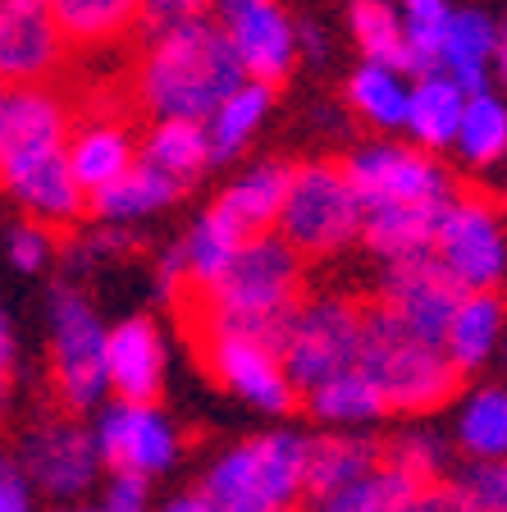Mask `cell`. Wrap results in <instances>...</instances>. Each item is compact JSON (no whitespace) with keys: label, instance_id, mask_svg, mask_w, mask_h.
<instances>
[{"label":"cell","instance_id":"1","mask_svg":"<svg viewBox=\"0 0 507 512\" xmlns=\"http://www.w3.org/2000/svg\"><path fill=\"white\" fill-rule=\"evenodd\" d=\"M243 83V64L211 19L156 32L138 69L142 106L156 119H192V124H206L211 110Z\"/></svg>","mask_w":507,"mask_h":512},{"label":"cell","instance_id":"2","mask_svg":"<svg viewBox=\"0 0 507 512\" xmlns=\"http://www.w3.org/2000/svg\"><path fill=\"white\" fill-rule=\"evenodd\" d=\"M302 293V256L279 234H256L238 247L220 279L206 288V330L252 334L279 343L288 311Z\"/></svg>","mask_w":507,"mask_h":512},{"label":"cell","instance_id":"3","mask_svg":"<svg viewBox=\"0 0 507 512\" xmlns=\"http://www.w3.org/2000/svg\"><path fill=\"white\" fill-rule=\"evenodd\" d=\"M357 371L380 394L384 412H407V416L439 412L444 403H453L457 384H462V375L448 366L439 343L407 334L384 307L361 311Z\"/></svg>","mask_w":507,"mask_h":512},{"label":"cell","instance_id":"4","mask_svg":"<svg viewBox=\"0 0 507 512\" xmlns=\"http://www.w3.org/2000/svg\"><path fill=\"white\" fill-rule=\"evenodd\" d=\"M307 439L311 435H297V430H270V435L224 448L206 467L201 494L224 512H293L307 499Z\"/></svg>","mask_w":507,"mask_h":512},{"label":"cell","instance_id":"5","mask_svg":"<svg viewBox=\"0 0 507 512\" xmlns=\"http://www.w3.org/2000/svg\"><path fill=\"white\" fill-rule=\"evenodd\" d=\"M357 339H361V307L334 293L297 302L279 330V362L297 394H307L329 375L357 366Z\"/></svg>","mask_w":507,"mask_h":512},{"label":"cell","instance_id":"6","mask_svg":"<svg viewBox=\"0 0 507 512\" xmlns=\"http://www.w3.org/2000/svg\"><path fill=\"white\" fill-rule=\"evenodd\" d=\"M106 320L78 293L74 284H60L51 293V375L64 412H96L110 398L106 380Z\"/></svg>","mask_w":507,"mask_h":512},{"label":"cell","instance_id":"7","mask_svg":"<svg viewBox=\"0 0 507 512\" xmlns=\"http://www.w3.org/2000/svg\"><path fill=\"white\" fill-rule=\"evenodd\" d=\"M279 238L293 252L325 256L348 247L361 234V197L348 183V174L338 165H302L293 170L284 192V211H279Z\"/></svg>","mask_w":507,"mask_h":512},{"label":"cell","instance_id":"8","mask_svg":"<svg viewBox=\"0 0 507 512\" xmlns=\"http://www.w3.org/2000/svg\"><path fill=\"white\" fill-rule=\"evenodd\" d=\"M430 256L462 293H494L507 279V234L494 206L480 197H453L439 211Z\"/></svg>","mask_w":507,"mask_h":512},{"label":"cell","instance_id":"9","mask_svg":"<svg viewBox=\"0 0 507 512\" xmlns=\"http://www.w3.org/2000/svg\"><path fill=\"white\" fill-rule=\"evenodd\" d=\"M92 444L101 467L124 471V476H142V480L169 476L179 467V453H183L179 426L156 403H119V398H106L96 407Z\"/></svg>","mask_w":507,"mask_h":512},{"label":"cell","instance_id":"10","mask_svg":"<svg viewBox=\"0 0 507 512\" xmlns=\"http://www.w3.org/2000/svg\"><path fill=\"white\" fill-rule=\"evenodd\" d=\"M348 183L357 188L361 206L398 202V206H448L457 197L453 174L430 156L398 142H370L348 160Z\"/></svg>","mask_w":507,"mask_h":512},{"label":"cell","instance_id":"11","mask_svg":"<svg viewBox=\"0 0 507 512\" xmlns=\"http://www.w3.org/2000/svg\"><path fill=\"white\" fill-rule=\"evenodd\" d=\"M14 462L23 467L32 490L51 494V499H60V503L83 499L96 485V476H101L92 430L78 426L74 416H55V421L32 426Z\"/></svg>","mask_w":507,"mask_h":512},{"label":"cell","instance_id":"12","mask_svg":"<svg viewBox=\"0 0 507 512\" xmlns=\"http://www.w3.org/2000/svg\"><path fill=\"white\" fill-rule=\"evenodd\" d=\"M211 14L252 83L275 87L293 69V19L279 10V0H211Z\"/></svg>","mask_w":507,"mask_h":512},{"label":"cell","instance_id":"13","mask_svg":"<svg viewBox=\"0 0 507 512\" xmlns=\"http://www.w3.org/2000/svg\"><path fill=\"white\" fill-rule=\"evenodd\" d=\"M206 366L229 394H238L256 412L284 416L297 407V389L288 384L275 343L252 339V334L206 330Z\"/></svg>","mask_w":507,"mask_h":512},{"label":"cell","instance_id":"14","mask_svg":"<svg viewBox=\"0 0 507 512\" xmlns=\"http://www.w3.org/2000/svg\"><path fill=\"white\" fill-rule=\"evenodd\" d=\"M457 298H462V288L439 270V261L430 252L389 261V270L380 279V307L398 320L402 330L425 343H444Z\"/></svg>","mask_w":507,"mask_h":512},{"label":"cell","instance_id":"15","mask_svg":"<svg viewBox=\"0 0 507 512\" xmlns=\"http://www.w3.org/2000/svg\"><path fill=\"white\" fill-rule=\"evenodd\" d=\"M0 188L46 229H64L87 211V192L69 174V156L64 147L55 151H32L19 160H0Z\"/></svg>","mask_w":507,"mask_h":512},{"label":"cell","instance_id":"16","mask_svg":"<svg viewBox=\"0 0 507 512\" xmlns=\"http://www.w3.org/2000/svg\"><path fill=\"white\" fill-rule=\"evenodd\" d=\"M165 366V339L151 316H128L106 334V380L119 403H156Z\"/></svg>","mask_w":507,"mask_h":512},{"label":"cell","instance_id":"17","mask_svg":"<svg viewBox=\"0 0 507 512\" xmlns=\"http://www.w3.org/2000/svg\"><path fill=\"white\" fill-rule=\"evenodd\" d=\"M64 37L55 32L46 10H23L0 0V83L37 87L60 64Z\"/></svg>","mask_w":507,"mask_h":512},{"label":"cell","instance_id":"18","mask_svg":"<svg viewBox=\"0 0 507 512\" xmlns=\"http://www.w3.org/2000/svg\"><path fill=\"white\" fill-rule=\"evenodd\" d=\"M64 142H69V115L46 87H5L0 92V160L55 151Z\"/></svg>","mask_w":507,"mask_h":512},{"label":"cell","instance_id":"19","mask_svg":"<svg viewBox=\"0 0 507 512\" xmlns=\"http://www.w3.org/2000/svg\"><path fill=\"white\" fill-rule=\"evenodd\" d=\"M507 334V307L498 293H462L453 320L444 330V357L457 375H476L498 357V343Z\"/></svg>","mask_w":507,"mask_h":512},{"label":"cell","instance_id":"20","mask_svg":"<svg viewBox=\"0 0 507 512\" xmlns=\"http://www.w3.org/2000/svg\"><path fill=\"white\" fill-rule=\"evenodd\" d=\"M489 60H494V19L480 10H448L434 74H444L448 83H457L471 96V92H485Z\"/></svg>","mask_w":507,"mask_h":512},{"label":"cell","instance_id":"21","mask_svg":"<svg viewBox=\"0 0 507 512\" xmlns=\"http://www.w3.org/2000/svg\"><path fill=\"white\" fill-rule=\"evenodd\" d=\"M179 192H183V183L165 179V174L147 170V165H133V170H124L115 183L87 192V211L101 224H110V229H128V224H138V220H147V215L174 206Z\"/></svg>","mask_w":507,"mask_h":512},{"label":"cell","instance_id":"22","mask_svg":"<svg viewBox=\"0 0 507 512\" xmlns=\"http://www.w3.org/2000/svg\"><path fill=\"white\" fill-rule=\"evenodd\" d=\"M380 462H384V448L366 435L334 430V435L307 439V499H320V494H329V490H343L352 480L370 476Z\"/></svg>","mask_w":507,"mask_h":512},{"label":"cell","instance_id":"23","mask_svg":"<svg viewBox=\"0 0 507 512\" xmlns=\"http://www.w3.org/2000/svg\"><path fill=\"white\" fill-rule=\"evenodd\" d=\"M444 206H398V202H375L361 206V238L370 252H380L384 261H402V256H421L434 243V224H439Z\"/></svg>","mask_w":507,"mask_h":512},{"label":"cell","instance_id":"24","mask_svg":"<svg viewBox=\"0 0 507 512\" xmlns=\"http://www.w3.org/2000/svg\"><path fill=\"white\" fill-rule=\"evenodd\" d=\"M64 156H69V174L83 192L106 188L138 165V147L124 124H87L78 138L64 142Z\"/></svg>","mask_w":507,"mask_h":512},{"label":"cell","instance_id":"25","mask_svg":"<svg viewBox=\"0 0 507 512\" xmlns=\"http://www.w3.org/2000/svg\"><path fill=\"white\" fill-rule=\"evenodd\" d=\"M138 165H147V170L165 174V179H174V183L197 179V174L211 165L206 128L192 124V119H156L138 147Z\"/></svg>","mask_w":507,"mask_h":512},{"label":"cell","instance_id":"26","mask_svg":"<svg viewBox=\"0 0 507 512\" xmlns=\"http://www.w3.org/2000/svg\"><path fill=\"white\" fill-rule=\"evenodd\" d=\"M288 179H293V170L288 165H256L252 174H243L238 183H229L220 197L224 215H229L238 229H243L247 238L256 234H270L279 220V211H284V192H288Z\"/></svg>","mask_w":507,"mask_h":512},{"label":"cell","instance_id":"27","mask_svg":"<svg viewBox=\"0 0 507 512\" xmlns=\"http://www.w3.org/2000/svg\"><path fill=\"white\" fill-rule=\"evenodd\" d=\"M462 106H466L462 87L448 83L444 74H425L421 83L412 87V96H407V124L402 128H407L425 151L453 147L457 124H462Z\"/></svg>","mask_w":507,"mask_h":512},{"label":"cell","instance_id":"28","mask_svg":"<svg viewBox=\"0 0 507 512\" xmlns=\"http://www.w3.org/2000/svg\"><path fill=\"white\" fill-rule=\"evenodd\" d=\"M457 448L471 462H507V384H485L462 403Z\"/></svg>","mask_w":507,"mask_h":512},{"label":"cell","instance_id":"29","mask_svg":"<svg viewBox=\"0 0 507 512\" xmlns=\"http://www.w3.org/2000/svg\"><path fill=\"white\" fill-rule=\"evenodd\" d=\"M265 110H270V87H265V83H252V78H247L243 87H233L220 106L211 110V119L201 124V128H206L211 160H233V156H238V151L252 142L256 128H261Z\"/></svg>","mask_w":507,"mask_h":512},{"label":"cell","instance_id":"30","mask_svg":"<svg viewBox=\"0 0 507 512\" xmlns=\"http://www.w3.org/2000/svg\"><path fill=\"white\" fill-rule=\"evenodd\" d=\"M307 412L316 416V421H325V426H334V430H352V426L380 421L384 403H380V394L370 389L366 375H361L357 366H348V371L329 375L325 384L307 389Z\"/></svg>","mask_w":507,"mask_h":512},{"label":"cell","instance_id":"31","mask_svg":"<svg viewBox=\"0 0 507 512\" xmlns=\"http://www.w3.org/2000/svg\"><path fill=\"white\" fill-rule=\"evenodd\" d=\"M416 490H421V485H416L407 471L380 462L370 476H361V480H352V485H343V490H329V494H320V499H311V512H402L416 499Z\"/></svg>","mask_w":507,"mask_h":512},{"label":"cell","instance_id":"32","mask_svg":"<svg viewBox=\"0 0 507 512\" xmlns=\"http://www.w3.org/2000/svg\"><path fill=\"white\" fill-rule=\"evenodd\" d=\"M453 147L471 170H489V165H498L507 156V106L498 96H489V92L466 96Z\"/></svg>","mask_w":507,"mask_h":512},{"label":"cell","instance_id":"33","mask_svg":"<svg viewBox=\"0 0 507 512\" xmlns=\"http://www.w3.org/2000/svg\"><path fill=\"white\" fill-rule=\"evenodd\" d=\"M247 243V234L224 215V206L215 202L211 211L192 224V234L183 238V256H188V279L201 288H211L215 279L229 270V261L238 256V247Z\"/></svg>","mask_w":507,"mask_h":512},{"label":"cell","instance_id":"34","mask_svg":"<svg viewBox=\"0 0 507 512\" xmlns=\"http://www.w3.org/2000/svg\"><path fill=\"white\" fill-rule=\"evenodd\" d=\"M64 42H106L138 19V0H46Z\"/></svg>","mask_w":507,"mask_h":512},{"label":"cell","instance_id":"35","mask_svg":"<svg viewBox=\"0 0 507 512\" xmlns=\"http://www.w3.org/2000/svg\"><path fill=\"white\" fill-rule=\"evenodd\" d=\"M352 110H357L366 124L375 128H402L407 124V96L412 87L402 83L398 69H384V64H361L352 74Z\"/></svg>","mask_w":507,"mask_h":512},{"label":"cell","instance_id":"36","mask_svg":"<svg viewBox=\"0 0 507 512\" xmlns=\"http://www.w3.org/2000/svg\"><path fill=\"white\" fill-rule=\"evenodd\" d=\"M352 37L366 51V64H384V69H407V32L393 5L384 0H357L352 5Z\"/></svg>","mask_w":507,"mask_h":512},{"label":"cell","instance_id":"37","mask_svg":"<svg viewBox=\"0 0 507 512\" xmlns=\"http://www.w3.org/2000/svg\"><path fill=\"white\" fill-rule=\"evenodd\" d=\"M384 462L416 480V485H439L448 467V444L444 435H434V430H402L389 448H384Z\"/></svg>","mask_w":507,"mask_h":512},{"label":"cell","instance_id":"38","mask_svg":"<svg viewBox=\"0 0 507 512\" xmlns=\"http://www.w3.org/2000/svg\"><path fill=\"white\" fill-rule=\"evenodd\" d=\"M453 485L476 512H507V462H471Z\"/></svg>","mask_w":507,"mask_h":512},{"label":"cell","instance_id":"39","mask_svg":"<svg viewBox=\"0 0 507 512\" xmlns=\"http://www.w3.org/2000/svg\"><path fill=\"white\" fill-rule=\"evenodd\" d=\"M51 256H55V238L46 224H14L10 229V261L19 270L37 275V270L51 266Z\"/></svg>","mask_w":507,"mask_h":512},{"label":"cell","instance_id":"40","mask_svg":"<svg viewBox=\"0 0 507 512\" xmlns=\"http://www.w3.org/2000/svg\"><path fill=\"white\" fill-rule=\"evenodd\" d=\"M206 10H211V0H138V14L156 32L179 28V23H192V19H206Z\"/></svg>","mask_w":507,"mask_h":512},{"label":"cell","instance_id":"41","mask_svg":"<svg viewBox=\"0 0 507 512\" xmlns=\"http://www.w3.org/2000/svg\"><path fill=\"white\" fill-rule=\"evenodd\" d=\"M101 508H106V512H151V480L115 471V476H110V485H106Z\"/></svg>","mask_w":507,"mask_h":512},{"label":"cell","instance_id":"42","mask_svg":"<svg viewBox=\"0 0 507 512\" xmlns=\"http://www.w3.org/2000/svg\"><path fill=\"white\" fill-rule=\"evenodd\" d=\"M0 512H32V485L14 458H0Z\"/></svg>","mask_w":507,"mask_h":512},{"label":"cell","instance_id":"43","mask_svg":"<svg viewBox=\"0 0 507 512\" xmlns=\"http://www.w3.org/2000/svg\"><path fill=\"white\" fill-rule=\"evenodd\" d=\"M402 512H476V508H471V503L462 499V490L448 480V485H421L416 499L407 503Z\"/></svg>","mask_w":507,"mask_h":512},{"label":"cell","instance_id":"44","mask_svg":"<svg viewBox=\"0 0 507 512\" xmlns=\"http://www.w3.org/2000/svg\"><path fill=\"white\" fill-rule=\"evenodd\" d=\"M156 284H160V298H174V293L188 288V256H183V243H174L165 256H160Z\"/></svg>","mask_w":507,"mask_h":512},{"label":"cell","instance_id":"45","mask_svg":"<svg viewBox=\"0 0 507 512\" xmlns=\"http://www.w3.org/2000/svg\"><path fill=\"white\" fill-rule=\"evenodd\" d=\"M293 42H297V51L307 55V60H325V37H320L316 23H297V28H293Z\"/></svg>","mask_w":507,"mask_h":512},{"label":"cell","instance_id":"46","mask_svg":"<svg viewBox=\"0 0 507 512\" xmlns=\"http://www.w3.org/2000/svg\"><path fill=\"white\" fill-rule=\"evenodd\" d=\"M160 512H224V508H215V503L206 499L201 490H192V494H174V499H169Z\"/></svg>","mask_w":507,"mask_h":512},{"label":"cell","instance_id":"47","mask_svg":"<svg viewBox=\"0 0 507 512\" xmlns=\"http://www.w3.org/2000/svg\"><path fill=\"white\" fill-rule=\"evenodd\" d=\"M489 69L507 83V19L494 23V60H489Z\"/></svg>","mask_w":507,"mask_h":512},{"label":"cell","instance_id":"48","mask_svg":"<svg viewBox=\"0 0 507 512\" xmlns=\"http://www.w3.org/2000/svg\"><path fill=\"white\" fill-rule=\"evenodd\" d=\"M0 371L14 375V330H10V320H5V311H0Z\"/></svg>","mask_w":507,"mask_h":512},{"label":"cell","instance_id":"49","mask_svg":"<svg viewBox=\"0 0 507 512\" xmlns=\"http://www.w3.org/2000/svg\"><path fill=\"white\" fill-rule=\"evenodd\" d=\"M10 407V371H0V416Z\"/></svg>","mask_w":507,"mask_h":512},{"label":"cell","instance_id":"50","mask_svg":"<svg viewBox=\"0 0 507 512\" xmlns=\"http://www.w3.org/2000/svg\"><path fill=\"white\" fill-rule=\"evenodd\" d=\"M439 5H444V0H407V14L412 10H439Z\"/></svg>","mask_w":507,"mask_h":512},{"label":"cell","instance_id":"51","mask_svg":"<svg viewBox=\"0 0 507 512\" xmlns=\"http://www.w3.org/2000/svg\"><path fill=\"white\" fill-rule=\"evenodd\" d=\"M10 5H23V10H46V0H10Z\"/></svg>","mask_w":507,"mask_h":512},{"label":"cell","instance_id":"52","mask_svg":"<svg viewBox=\"0 0 507 512\" xmlns=\"http://www.w3.org/2000/svg\"><path fill=\"white\" fill-rule=\"evenodd\" d=\"M498 357H503V371H507V334H503V343H498Z\"/></svg>","mask_w":507,"mask_h":512},{"label":"cell","instance_id":"53","mask_svg":"<svg viewBox=\"0 0 507 512\" xmlns=\"http://www.w3.org/2000/svg\"><path fill=\"white\" fill-rule=\"evenodd\" d=\"M256 512H288V508H256Z\"/></svg>","mask_w":507,"mask_h":512},{"label":"cell","instance_id":"54","mask_svg":"<svg viewBox=\"0 0 507 512\" xmlns=\"http://www.w3.org/2000/svg\"><path fill=\"white\" fill-rule=\"evenodd\" d=\"M78 512H106V508H78Z\"/></svg>","mask_w":507,"mask_h":512}]
</instances>
